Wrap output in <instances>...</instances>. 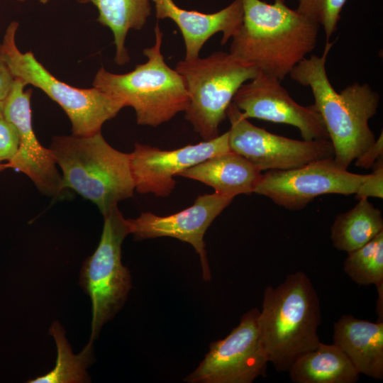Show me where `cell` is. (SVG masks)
Returning a JSON list of instances; mask_svg holds the SVG:
<instances>
[{
	"label": "cell",
	"mask_w": 383,
	"mask_h": 383,
	"mask_svg": "<svg viewBox=\"0 0 383 383\" xmlns=\"http://www.w3.org/2000/svg\"><path fill=\"white\" fill-rule=\"evenodd\" d=\"M50 334L55 340L57 360L55 367L48 373L27 381L28 383H80L89 382L86 372L91 362L92 343H89L79 354L74 355L68 343L65 331L55 321L50 328Z\"/></svg>",
	"instance_id": "7402d4cb"
},
{
	"label": "cell",
	"mask_w": 383,
	"mask_h": 383,
	"mask_svg": "<svg viewBox=\"0 0 383 383\" xmlns=\"http://www.w3.org/2000/svg\"><path fill=\"white\" fill-rule=\"evenodd\" d=\"M175 70L189 94L185 118L204 140L219 135L218 127L235 93L259 73L255 65L223 51L205 58L180 60Z\"/></svg>",
	"instance_id": "8992f818"
},
{
	"label": "cell",
	"mask_w": 383,
	"mask_h": 383,
	"mask_svg": "<svg viewBox=\"0 0 383 383\" xmlns=\"http://www.w3.org/2000/svg\"><path fill=\"white\" fill-rule=\"evenodd\" d=\"M152 2L158 20L169 18L180 30L186 60L199 57L204 45L217 33H223L221 44L226 43L236 34L243 22L241 0H234L223 9L211 13L182 9L173 0H152Z\"/></svg>",
	"instance_id": "2e32d148"
},
{
	"label": "cell",
	"mask_w": 383,
	"mask_h": 383,
	"mask_svg": "<svg viewBox=\"0 0 383 383\" xmlns=\"http://www.w3.org/2000/svg\"><path fill=\"white\" fill-rule=\"evenodd\" d=\"M18 22L11 21L3 36L4 57L15 79L42 90L66 113L76 136H88L101 131L103 124L115 117L124 104L92 87L77 88L52 75L32 51L22 52L17 47L16 35Z\"/></svg>",
	"instance_id": "52a82bcc"
},
{
	"label": "cell",
	"mask_w": 383,
	"mask_h": 383,
	"mask_svg": "<svg viewBox=\"0 0 383 383\" xmlns=\"http://www.w3.org/2000/svg\"><path fill=\"white\" fill-rule=\"evenodd\" d=\"M374 169L359 186L355 194L357 200L369 197L383 198V157L379 158Z\"/></svg>",
	"instance_id": "d4e9b609"
},
{
	"label": "cell",
	"mask_w": 383,
	"mask_h": 383,
	"mask_svg": "<svg viewBox=\"0 0 383 383\" xmlns=\"http://www.w3.org/2000/svg\"><path fill=\"white\" fill-rule=\"evenodd\" d=\"M288 372L295 383H355L360 376L335 344L321 342L315 349L300 355Z\"/></svg>",
	"instance_id": "d6986e66"
},
{
	"label": "cell",
	"mask_w": 383,
	"mask_h": 383,
	"mask_svg": "<svg viewBox=\"0 0 383 383\" xmlns=\"http://www.w3.org/2000/svg\"><path fill=\"white\" fill-rule=\"evenodd\" d=\"M246 118H257L297 128L305 140L329 139L323 120L314 104L296 103L279 79L259 72L244 83L233 101Z\"/></svg>",
	"instance_id": "7c38bea8"
},
{
	"label": "cell",
	"mask_w": 383,
	"mask_h": 383,
	"mask_svg": "<svg viewBox=\"0 0 383 383\" xmlns=\"http://www.w3.org/2000/svg\"><path fill=\"white\" fill-rule=\"evenodd\" d=\"M296 10L322 27L327 40L336 32L340 13L348 0H296Z\"/></svg>",
	"instance_id": "cb8c5ba5"
},
{
	"label": "cell",
	"mask_w": 383,
	"mask_h": 383,
	"mask_svg": "<svg viewBox=\"0 0 383 383\" xmlns=\"http://www.w3.org/2000/svg\"><path fill=\"white\" fill-rule=\"evenodd\" d=\"M154 30L155 44L143 50L147 62L125 74H114L101 67L92 86L132 107L138 124L157 127L186 110L189 94L182 75L165 61L158 23Z\"/></svg>",
	"instance_id": "5b68a950"
},
{
	"label": "cell",
	"mask_w": 383,
	"mask_h": 383,
	"mask_svg": "<svg viewBox=\"0 0 383 383\" xmlns=\"http://www.w3.org/2000/svg\"><path fill=\"white\" fill-rule=\"evenodd\" d=\"M233 199L214 192L199 196L191 206L172 215L160 216L150 212L142 213L135 219H128L131 233L135 240L170 237L189 243L199 255L203 279L209 281L211 276L204 234Z\"/></svg>",
	"instance_id": "9a60e30c"
},
{
	"label": "cell",
	"mask_w": 383,
	"mask_h": 383,
	"mask_svg": "<svg viewBox=\"0 0 383 383\" xmlns=\"http://www.w3.org/2000/svg\"><path fill=\"white\" fill-rule=\"evenodd\" d=\"M91 3L98 10L97 21L108 27L113 35L116 47L115 62L124 65L130 61L126 48L129 30H141L151 13L152 0H77Z\"/></svg>",
	"instance_id": "ffe728a7"
},
{
	"label": "cell",
	"mask_w": 383,
	"mask_h": 383,
	"mask_svg": "<svg viewBox=\"0 0 383 383\" xmlns=\"http://www.w3.org/2000/svg\"><path fill=\"white\" fill-rule=\"evenodd\" d=\"M259 313L257 308L250 309L224 339L212 342L204 360L184 381L251 383L265 376L269 361L261 340Z\"/></svg>",
	"instance_id": "9c48e42d"
},
{
	"label": "cell",
	"mask_w": 383,
	"mask_h": 383,
	"mask_svg": "<svg viewBox=\"0 0 383 383\" xmlns=\"http://www.w3.org/2000/svg\"><path fill=\"white\" fill-rule=\"evenodd\" d=\"M331 231V238L336 249L352 252L383 231L382 211L368 199H359L353 208L336 216Z\"/></svg>",
	"instance_id": "44dd1931"
},
{
	"label": "cell",
	"mask_w": 383,
	"mask_h": 383,
	"mask_svg": "<svg viewBox=\"0 0 383 383\" xmlns=\"http://www.w3.org/2000/svg\"><path fill=\"white\" fill-rule=\"evenodd\" d=\"M367 176L348 172L333 157L323 158L289 170H267L254 193L287 209L300 210L320 195L355 194Z\"/></svg>",
	"instance_id": "30bf717a"
},
{
	"label": "cell",
	"mask_w": 383,
	"mask_h": 383,
	"mask_svg": "<svg viewBox=\"0 0 383 383\" xmlns=\"http://www.w3.org/2000/svg\"><path fill=\"white\" fill-rule=\"evenodd\" d=\"M6 168H9V164H1L0 163V172L6 169Z\"/></svg>",
	"instance_id": "f1b7e54d"
},
{
	"label": "cell",
	"mask_w": 383,
	"mask_h": 383,
	"mask_svg": "<svg viewBox=\"0 0 383 383\" xmlns=\"http://www.w3.org/2000/svg\"><path fill=\"white\" fill-rule=\"evenodd\" d=\"M344 270L357 284H382L383 231L363 246L348 252Z\"/></svg>",
	"instance_id": "603a6c76"
},
{
	"label": "cell",
	"mask_w": 383,
	"mask_h": 383,
	"mask_svg": "<svg viewBox=\"0 0 383 383\" xmlns=\"http://www.w3.org/2000/svg\"><path fill=\"white\" fill-rule=\"evenodd\" d=\"M15 79L13 87L3 102L4 118L17 130L18 148L9 161V168L26 174L43 194L60 198L64 193L55 160L50 148L43 147L37 139L32 125L30 98L32 89Z\"/></svg>",
	"instance_id": "5bb4252c"
},
{
	"label": "cell",
	"mask_w": 383,
	"mask_h": 383,
	"mask_svg": "<svg viewBox=\"0 0 383 383\" xmlns=\"http://www.w3.org/2000/svg\"><path fill=\"white\" fill-rule=\"evenodd\" d=\"M103 216L99 243L84 261L80 274V284L91 301V343L102 326L123 307L132 287L130 271L121 262V245L131 233L128 221L118 206Z\"/></svg>",
	"instance_id": "ba28073f"
},
{
	"label": "cell",
	"mask_w": 383,
	"mask_h": 383,
	"mask_svg": "<svg viewBox=\"0 0 383 383\" xmlns=\"http://www.w3.org/2000/svg\"><path fill=\"white\" fill-rule=\"evenodd\" d=\"M333 343L359 374L383 379V321L374 323L343 315L334 323Z\"/></svg>",
	"instance_id": "e0dca14e"
},
{
	"label": "cell",
	"mask_w": 383,
	"mask_h": 383,
	"mask_svg": "<svg viewBox=\"0 0 383 383\" xmlns=\"http://www.w3.org/2000/svg\"><path fill=\"white\" fill-rule=\"evenodd\" d=\"M14 81L15 78L4 57L0 43V101H3L6 98Z\"/></svg>",
	"instance_id": "83f0119b"
},
{
	"label": "cell",
	"mask_w": 383,
	"mask_h": 383,
	"mask_svg": "<svg viewBox=\"0 0 383 383\" xmlns=\"http://www.w3.org/2000/svg\"><path fill=\"white\" fill-rule=\"evenodd\" d=\"M50 0H39V1L41 3V4H46Z\"/></svg>",
	"instance_id": "4dcf8cb0"
},
{
	"label": "cell",
	"mask_w": 383,
	"mask_h": 383,
	"mask_svg": "<svg viewBox=\"0 0 383 383\" xmlns=\"http://www.w3.org/2000/svg\"><path fill=\"white\" fill-rule=\"evenodd\" d=\"M15 1H18V2H24V1H26V0H15Z\"/></svg>",
	"instance_id": "1f68e13d"
},
{
	"label": "cell",
	"mask_w": 383,
	"mask_h": 383,
	"mask_svg": "<svg viewBox=\"0 0 383 383\" xmlns=\"http://www.w3.org/2000/svg\"><path fill=\"white\" fill-rule=\"evenodd\" d=\"M3 117H4V115H3V102L0 101V118H3Z\"/></svg>",
	"instance_id": "f546056e"
},
{
	"label": "cell",
	"mask_w": 383,
	"mask_h": 383,
	"mask_svg": "<svg viewBox=\"0 0 383 383\" xmlns=\"http://www.w3.org/2000/svg\"><path fill=\"white\" fill-rule=\"evenodd\" d=\"M382 157H383L382 131L374 142L356 159L355 165L359 167L369 169L372 167L377 160Z\"/></svg>",
	"instance_id": "4316f807"
},
{
	"label": "cell",
	"mask_w": 383,
	"mask_h": 383,
	"mask_svg": "<svg viewBox=\"0 0 383 383\" xmlns=\"http://www.w3.org/2000/svg\"><path fill=\"white\" fill-rule=\"evenodd\" d=\"M241 1L243 22L229 52L282 81L314 50L320 26L285 0Z\"/></svg>",
	"instance_id": "6da1fadb"
},
{
	"label": "cell",
	"mask_w": 383,
	"mask_h": 383,
	"mask_svg": "<svg viewBox=\"0 0 383 383\" xmlns=\"http://www.w3.org/2000/svg\"><path fill=\"white\" fill-rule=\"evenodd\" d=\"M50 150L62 172V187L90 200L103 215L133 196L130 153L111 146L101 131L88 136H55Z\"/></svg>",
	"instance_id": "277c9868"
},
{
	"label": "cell",
	"mask_w": 383,
	"mask_h": 383,
	"mask_svg": "<svg viewBox=\"0 0 383 383\" xmlns=\"http://www.w3.org/2000/svg\"><path fill=\"white\" fill-rule=\"evenodd\" d=\"M231 128L229 147L260 171L289 170L334 157L329 139L299 140L272 133L252 124L231 103L226 111Z\"/></svg>",
	"instance_id": "8fae6325"
},
{
	"label": "cell",
	"mask_w": 383,
	"mask_h": 383,
	"mask_svg": "<svg viewBox=\"0 0 383 383\" xmlns=\"http://www.w3.org/2000/svg\"><path fill=\"white\" fill-rule=\"evenodd\" d=\"M321 321L318 294L304 272L266 287L258 323L267 360L277 371H288L300 355L318 347Z\"/></svg>",
	"instance_id": "3957f363"
},
{
	"label": "cell",
	"mask_w": 383,
	"mask_h": 383,
	"mask_svg": "<svg viewBox=\"0 0 383 383\" xmlns=\"http://www.w3.org/2000/svg\"><path fill=\"white\" fill-rule=\"evenodd\" d=\"M261 175V171L255 165L232 151L205 160L179 174L201 182L212 187L215 192L232 198L253 193Z\"/></svg>",
	"instance_id": "ac0fdd59"
},
{
	"label": "cell",
	"mask_w": 383,
	"mask_h": 383,
	"mask_svg": "<svg viewBox=\"0 0 383 383\" xmlns=\"http://www.w3.org/2000/svg\"><path fill=\"white\" fill-rule=\"evenodd\" d=\"M228 131L194 145L165 150L135 143L130 153L135 189L166 197L174 190L175 176L211 157L230 152Z\"/></svg>",
	"instance_id": "4fadbf2b"
},
{
	"label": "cell",
	"mask_w": 383,
	"mask_h": 383,
	"mask_svg": "<svg viewBox=\"0 0 383 383\" xmlns=\"http://www.w3.org/2000/svg\"><path fill=\"white\" fill-rule=\"evenodd\" d=\"M19 144L18 134L15 126L0 118V162L10 161L16 153Z\"/></svg>",
	"instance_id": "484cf974"
},
{
	"label": "cell",
	"mask_w": 383,
	"mask_h": 383,
	"mask_svg": "<svg viewBox=\"0 0 383 383\" xmlns=\"http://www.w3.org/2000/svg\"><path fill=\"white\" fill-rule=\"evenodd\" d=\"M333 44L328 41L321 56L304 58L289 75L311 89L333 148V159L347 170L376 140L369 121L377 111L380 97L367 83L355 82L340 92L335 90L326 69Z\"/></svg>",
	"instance_id": "7a4b0ae2"
}]
</instances>
